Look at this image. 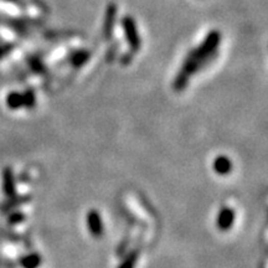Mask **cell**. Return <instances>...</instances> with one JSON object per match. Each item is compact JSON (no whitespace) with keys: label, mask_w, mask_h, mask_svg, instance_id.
I'll return each mask as SVG.
<instances>
[{"label":"cell","mask_w":268,"mask_h":268,"mask_svg":"<svg viewBox=\"0 0 268 268\" xmlns=\"http://www.w3.org/2000/svg\"><path fill=\"white\" fill-rule=\"evenodd\" d=\"M29 66L31 67V70L34 72H36V74H45L46 72V67L45 65L42 63V61L40 59H37V57H30L29 59Z\"/></svg>","instance_id":"cell-13"},{"label":"cell","mask_w":268,"mask_h":268,"mask_svg":"<svg viewBox=\"0 0 268 268\" xmlns=\"http://www.w3.org/2000/svg\"><path fill=\"white\" fill-rule=\"evenodd\" d=\"M11 48H13V45L0 46V59H2V57H4L8 53H10Z\"/></svg>","instance_id":"cell-16"},{"label":"cell","mask_w":268,"mask_h":268,"mask_svg":"<svg viewBox=\"0 0 268 268\" xmlns=\"http://www.w3.org/2000/svg\"><path fill=\"white\" fill-rule=\"evenodd\" d=\"M4 2H16V0H4Z\"/></svg>","instance_id":"cell-17"},{"label":"cell","mask_w":268,"mask_h":268,"mask_svg":"<svg viewBox=\"0 0 268 268\" xmlns=\"http://www.w3.org/2000/svg\"><path fill=\"white\" fill-rule=\"evenodd\" d=\"M89 57H91V53H89V51H87V50L75 51V53H72L71 56H70L71 65L76 68L82 67L85 63H87Z\"/></svg>","instance_id":"cell-8"},{"label":"cell","mask_w":268,"mask_h":268,"mask_svg":"<svg viewBox=\"0 0 268 268\" xmlns=\"http://www.w3.org/2000/svg\"><path fill=\"white\" fill-rule=\"evenodd\" d=\"M7 106L10 109H19L21 107H24V101H22V93H19V92H10L9 94L7 96Z\"/></svg>","instance_id":"cell-10"},{"label":"cell","mask_w":268,"mask_h":268,"mask_svg":"<svg viewBox=\"0 0 268 268\" xmlns=\"http://www.w3.org/2000/svg\"><path fill=\"white\" fill-rule=\"evenodd\" d=\"M25 220V215L22 212H14L13 215L9 216V223L10 224H19L22 223Z\"/></svg>","instance_id":"cell-14"},{"label":"cell","mask_w":268,"mask_h":268,"mask_svg":"<svg viewBox=\"0 0 268 268\" xmlns=\"http://www.w3.org/2000/svg\"><path fill=\"white\" fill-rule=\"evenodd\" d=\"M132 59H133V53L132 51H128V53L123 55L122 57H120V63L122 65H129V63L132 62Z\"/></svg>","instance_id":"cell-15"},{"label":"cell","mask_w":268,"mask_h":268,"mask_svg":"<svg viewBox=\"0 0 268 268\" xmlns=\"http://www.w3.org/2000/svg\"><path fill=\"white\" fill-rule=\"evenodd\" d=\"M22 101H24V107L27 108H34L36 105V97H35V92L33 89H28L22 93Z\"/></svg>","instance_id":"cell-12"},{"label":"cell","mask_w":268,"mask_h":268,"mask_svg":"<svg viewBox=\"0 0 268 268\" xmlns=\"http://www.w3.org/2000/svg\"><path fill=\"white\" fill-rule=\"evenodd\" d=\"M138 256H139V251L138 250H135V251H133V252H131L125 258V261H123L122 263L119 264V267L118 268H134L135 263H137V261H138Z\"/></svg>","instance_id":"cell-11"},{"label":"cell","mask_w":268,"mask_h":268,"mask_svg":"<svg viewBox=\"0 0 268 268\" xmlns=\"http://www.w3.org/2000/svg\"><path fill=\"white\" fill-rule=\"evenodd\" d=\"M235 211H233L231 207L225 206L218 211L217 216H216V227L223 232L229 231L233 226V224H235Z\"/></svg>","instance_id":"cell-4"},{"label":"cell","mask_w":268,"mask_h":268,"mask_svg":"<svg viewBox=\"0 0 268 268\" xmlns=\"http://www.w3.org/2000/svg\"><path fill=\"white\" fill-rule=\"evenodd\" d=\"M86 223H87V227L89 232L92 233V236L94 237H101L105 232V226H103L102 217L101 214L97 210H91L86 215Z\"/></svg>","instance_id":"cell-5"},{"label":"cell","mask_w":268,"mask_h":268,"mask_svg":"<svg viewBox=\"0 0 268 268\" xmlns=\"http://www.w3.org/2000/svg\"><path fill=\"white\" fill-rule=\"evenodd\" d=\"M122 28L125 31V36L127 42H128L129 48L132 53H138L142 47V37H140L139 31H138L137 24L132 16H125L122 19Z\"/></svg>","instance_id":"cell-2"},{"label":"cell","mask_w":268,"mask_h":268,"mask_svg":"<svg viewBox=\"0 0 268 268\" xmlns=\"http://www.w3.org/2000/svg\"><path fill=\"white\" fill-rule=\"evenodd\" d=\"M212 169L216 174L218 175H227L232 172L233 165L232 161L226 155H218L215 158L214 163H212Z\"/></svg>","instance_id":"cell-6"},{"label":"cell","mask_w":268,"mask_h":268,"mask_svg":"<svg viewBox=\"0 0 268 268\" xmlns=\"http://www.w3.org/2000/svg\"><path fill=\"white\" fill-rule=\"evenodd\" d=\"M42 263V257L39 253H29L20 259L22 268H39Z\"/></svg>","instance_id":"cell-9"},{"label":"cell","mask_w":268,"mask_h":268,"mask_svg":"<svg viewBox=\"0 0 268 268\" xmlns=\"http://www.w3.org/2000/svg\"><path fill=\"white\" fill-rule=\"evenodd\" d=\"M221 42V33L218 30H211L204 37L201 44L192 48L186 55L180 70L175 76L173 82V88L175 92H183L188 86L190 77L198 74L212 62L217 56L218 46Z\"/></svg>","instance_id":"cell-1"},{"label":"cell","mask_w":268,"mask_h":268,"mask_svg":"<svg viewBox=\"0 0 268 268\" xmlns=\"http://www.w3.org/2000/svg\"><path fill=\"white\" fill-rule=\"evenodd\" d=\"M117 19V5L114 3H109L106 7L105 11V19H103V36L105 39H111L113 35L114 25H116Z\"/></svg>","instance_id":"cell-3"},{"label":"cell","mask_w":268,"mask_h":268,"mask_svg":"<svg viewBox=\"0 0 268 268\" xmlns=\"http://www.w3.org/2000/svg\"><path fill=\"white\" fill-rule=\"evenodd\" d=\"M3 189L8 198L15 197V178L11 168H5L3 172Z\"/></svg>","instance_id":"cell-7"}]
</instances>
